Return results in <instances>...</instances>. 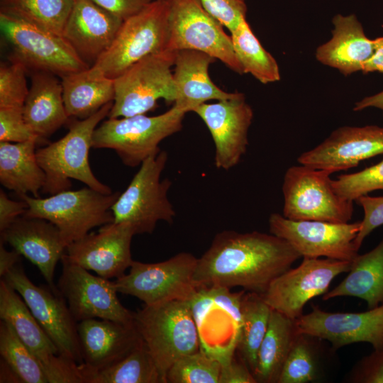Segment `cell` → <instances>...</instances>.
I'll return each instance as SVG.
<instances>
[{
  "mask_svg": "<svg viewBox=\"0 0 383 383\" xmlns=\"http://www.w3.org/2000/svg\"><path fill=\"white\" fill-rule=\"evenodd\" d=\"M300 257L286 240L272 233L224 231L198 258L194 279L199 287H238L263 294Z\"/></svg>",
  "mask_w": 383,
  "mask_h": 383,
  "instance_id": "obj_1",
  "label": "cell"
},
{
  "mask_svg": "<svg viewBox=\"0 0 383 383\" xmlns=\"http://www.w3.org/2000/svg\"><path fill=\"white\" fill-rule=\"evenodd\" d=\"M113 103H108L87 118L74 120L65 135L36 150L38 162L45 174V185L41 190L44 194L52 195L70 190L71 179L78 180L101 193L113 192L95 177L89 161L94 131L108 116Z\"/></svg>",
  "mask_w": 383,
  "mask_h": 383,
  "instance_id": "obj_2",
  "label": "cell"
},
{
  "mask_svg": "<svg viewBox=\"0 0 383 383\" xmlns=\"http://www.w3.org/2000/svg\"><path fill=\"white\" fill-rule=\"evenodd\" d=\"M170 0H154L123 21L113 41L88 69L93 77L115 79L140 60L167 50Z\"/></svg>",
  "mask_w": 383,
  "mask_h": 383,
  "instance_id": "obj_3",
  "label": "cell"
},
{
  "mask_svg": "<svg viewBox=\"0 0 383 383\" xmlns=\"http://www.w3.org/2000/svg\"><path fill=\"white\" fill-rule=\"evenodd\" d=\"M134 322L165 383L168 370L177 360L201 348L189 301L144 305L135 312Z\"/></svg>",
  "mask_w": 383,
  "mask_h": 383,
  "instance_id": "obj_4",
  "label": "cell"
},
{
  "mask_svg": "<svg viewBox=\"0 0 383 383\" xmlns=\"http://www.w3.org/2000/svg\"><path fill=\"white\" fill-rule=\"evenodd\" d=\"M120 192L104 194L89 187L66 190L47 198L23 194L28 205L23 215L47 220L59 230L66 248L95 227L114 221L112 206Z\"/></svg>",
  "mask_w": 383,
  "mask_h": 383,
  "instance_id": "obj_5",
  "label": "cell"
},
{
  "mask_svg": "<svg viewBox=\"0 0 383 383\" xmlns=\"http://www.w3.org/2000/svg\"><path fill=\"white\" fill-rule=\"evenodd\" d=\"M186 113L174 105L154 116L109 118L95 129L92 148L113 150L126 166L140 165L160 151L159 144L162 140L182 129Z\"/></svg>",
  "mask_w": 383,
  "mask_h": 383,
  "instance_id": "obj_6",
  "label": "cell"
},
{
  "mask_svg": "<svg viewBox=\"0 0 383 383\" xmlns=\"http://www.w3.org/2000/svg\"><path fill=\"white\" fill-rule=\"evenodd\" d=\"M167 158L160 150L142 162L111 208L113 222L130 225L135 235L152 233L161 221L172 223L176 213L167 196L172 183L160 180Z\"/></svg>",
  "mask_w": 383,
  "mask_h": 383,
  "instance_id": "obj_7",
  "label": "cell"
},
{
  "mask_svg": "<svg viewBox=\"0 0 383 383\" xmlns=\"http://www.w3.org/2000/svg\"><path fill=\"white\" fill-rule=\"evenodd\" d=\"M331 174L301 164L288 168L282 184V215L296 221L348 223L353 214V201L335 192Z\"/></svg>",
  "mask_w": 383,
  "mask_h": 383,
  "instance_id": "obj_8",
  "label": "cell"
},
{
  "mask_svg": "<svg viewBox=\"0 0 383 383\" xmlns=\"http://www.w3.org/2000/svg\"><path fill=\"white\" fill-rule=\"evenodd\" d=\"M175 55L165 50L149 55L115 78V96L108 118L145 114L160 99L174 103L177 91L171 68Z\"/></svg>",
  "mask_w": 383,
  "mask_h": 383,
  "instance_id": "obj_9",
  "label": "cell"
},
{
  "mask_svg": "<svg viewBox=\"0 0 383 383\" xmlns=\"http://www.w3.org/2000/svg\"><path fill=\"white\" fill-rule=\"evenodd\" d=\"M198 258L180 252L156 263L133 260L128 274L116 279L118 293L136 297L145 306L189 301L199 287L194 279Z\"/></svg>",
  "mask_w": 383,
  "mask_h": 383,
  "instance_id": "obj_10",
  "label": "cell"
},
{
  "mask_svg": "<svg viewBox=\"0 0 383 383\" xmlns=\"http://www.w3.org/2000/svg\"><path fill=\"white\" fill-rule=\"evenodd\" d=\"M23 298L32 314L62 357L83 362L77 330L67 301L57 287L35 285L18 263L3 278Z\"/></svg>",
  "mask_w": 383,
  "mask_h": 383,
  "instance_id": "obj_11",
  "label": "cell"
},
{
  "mask_svg": "<svg viewBox=\"0 0 383 383\" xmlns=\"http://www.w3.org/2000/svg\"><path fill=\"white\" fill-rule=\"evenodd\" d=\"M223 27L199 0H170L167 50L201 52L219 60L233 71L243 74L231 35Z\"/></svg>",
  "mask_w": 383,
  "mask_h": 383,
  "instance_id": "obj_12",
  "label": "cell"
},
{
  "mask_svg": "<svg viewBox=\"0 0 383 383\" xmlns=\"http://www.w3.org/2000/svg\"><path fill=\"white\" fill-rule=\"evenodd\" d=\"M0 27L13 50V58L26 67L61 77L90 67L61 36L1 12Z\"/></svg>",
  "mask_w": 383,
  "mask_h": 383,
  "instance_id": "obj_13",
  "label": "cell"
},
{
  "mask_svg": "<svg viewBox=\"0 0 383 383\" xmlns=\"http://www.w3.org/2000/svg\"><path fill=\"white\" fill-rule=\"evenodd\" d=\"M0 318L38 358L48 383H84L80 364L60 355L23 298L4 279L0 280Z\"/></svg>",
  "mask_w": 383,
  "mask_h": 383,
  "instance_id": "obj_14",
  "label": "cell"
},
{
  "mask_svg": "<svg viewBox=\"0 0 383 383\" xmlns=\"http://www.w3.org/2000/svg\"><path fill=\"white\" fill-rule=\"evenodd\" d=\"M351 264L352 261L304 257L298 267L276 277L261 295L272 310L296 320L304 314L306 303L326 294L332 281L348 272Z\"/></svg>",
  "mask_w": 383,
  "mask_h": 383,
  "instance_id": "obj_15",
  "label": "cell"
},
{
  "mask_svg": "<svg viewBox=\"0 0 383 383\" xmlns=\"http://www.w3.org/2000/svg\"><path fill=\"white\" fill-rule=\"evenodd\" d=\"M269 229L270 233L286 240L303 258L353 261L358 255L354 241L360 229V221H296L274 213L269 218Z\"/></svg>",
  "mask_w": 383,
  "mask_h": 383,
  "instance_id": "obj_16",
  "label": "cell"
},
{
  "mask_svg": "<svg viewBox=\"0 0 383 383\" xmlns=\"http://www.w3.org/2000/svg\"><path fill=\"white\" fill-rule=\"evenodd\" d=\"M60 261L62 267L57 287L77 323L91 318L134 323L135 312L121 303L114 281L91 274L65 254Z\"/></svg>",
  "mask_w": 383,
  "mask_h": 383,
  "instance_id": "obj_17",
  "label": "cell"
},
{
  "mask_svg": "<svg viewBox=\"0 0 383 383\" xmlns=\"http://www.w3.org/2000/svg\"><path fill=\"white\" fill-rule=\"evenodd\" d=\"M193 112L201 118L211 135L216 167L228 170L238 165L246 152L253 118L244 94L236 92L232 98L203 104Z\"/></svg>",
  "mask_w": 383,
  "mask_h": 383,
  "instance_id": "obj_18",
  "label": "cell"
},
{
  "mask_svg": "<svg viewBox=\"0 0 383 383\" xmlns=\"http://www.w3.org/2000/svg\"><path fill=\"white\" fill-rule=\"evenodd\" d=\"M296 321L298 331L328 341L333 350L355 343L383 348V304L363 312H328L313 306Z\"/></svg>",
  "mask_w": 383,
  "mask_h": 383,
  "instance_id": "obj_19",
  "label": "cell"
},
{
  "mask_svg": "<svg viewBox=\"0 0 383 383\" xmlns=\"http://www.w3.org/2000/svg\"><path fill=\"white\" fill-rule=\"evenodd\" d=\"M135 235L127 223H109L70 244L65 255L73 263L100 277L118 279L133 262L131 244Z\"/></svg>",
  "mask_w": 383,
  "mask_h": 383,
  "instance_id": "obj_20",
  "label": "cell"
},
{
  "mask_svg": "<svg viewBox=\"0 0 383 383\" xmlns=\"http://www.w3.org/2000/svg\"><path fill=\"white\" fill-rule=\"evenodd\" d=\"M383 155V127L343 126L321 143L301 154L299 164L332 174L357 167L360 162Z\"/></svg>",
  "mask_w": 383,
  "mask_h": 383,
  "instance_id": "obj_21",
  "label": "cell"
},
{
  "mask_svg": "<svg viewBox=\"0 0 383 383\" xmlns=\"http://www.w3.org/2000/svg\"><path fill=\"white\" fill-rule=\"evenodd\" d=\"M77 330L84 383L93 374L121 361L142 341L135 322L91 318L78 322Z\"/></svg>",
  "mask_w": 383,
  "mask_h": 383,
  "instance_id": "obj_22",
  "label": "cell"
},
{
  "mask_svg": "<svg viewBox=\"0 0 383 383\" xmlns=\"http://www.w3.org/2000/svg\"><path fill=\"white\" fill-rule=\"evenodd\" d=\"M1 233V241L9 244L40 270L47 284L55 287L54 275L66 245L58 228L40 218L21 216Z\"/></svg>",
  "mask_w": 383,
  "mask_h": 383,
  "instance_id": "obj_23",
  "label": "cell"
},
{
  "mask_svg": "<svg viewBox=\"0 0 383 383\" xmlns=\"http://www.w3.org/2000/svg\"><path fill=\"white\" fill-rule=\"evenodd\" d=\"M123 21L91 0H79L73 4L62 38L84 61L94 64L110 47Z\"/></svg>",
  "mask_w": 383,
  "mask_h": 383,
  "instance_id": "obj_24",
  "label": "cell"
},
{
  "mask_svg": "<svg viewBox=\"0 0 383 383\" xmlns=\"http://www.w3.org/2000/svg\"><path fill=\"white\" fill-rule=\"evenodd\" d=\"M332 38L316 49L322 64L337 69L345 75L362 70L373 55L374 40L369 39L354 14L336 15L333 18Z\"/></svg>",
  "mask_w": 383,
  "mask_h": 383,
  "instance_id": "obj_25",
  "label": "cell"
},
{
  "mask_svg": "<svg viewBox=\"0 0 383 383\" xmlns=\"http://www.w3.org/2000/svg\"><path fill=\"white\" fill-rule=\"evenodd\" d=\"M216 60L209 55L196 50L176 52L173 72L177 91L174 106L187 113L208 101H220L235 96L236 92H226L211 79L209 67Z\"/></svg>",
  "mask_w": 383,
  "mask_h": 383,
  "instance_id": "obj_26",
  "label": "cell"
},
{
  "mask_svg": "<svg viewBox=\"0 0 383 383\" xmlns=\"http://www.w3.org/2000/svg\"><path fill=\"white\" fill-rule=\"evenodd\" d=\"M23 113L39 141L52 135L68 121L62 83L54 74L38 71L33 75Z\"/></svg>",
  "mask_w": 383,
  "mask_h": 383,
  "instance_id": "obj_27",
  "label": "cell"
},
{
  "mask_svg": "<svg viewBox=\"0 0 383 383\" xmlns=\"http://www.w3.org/2000/svg\"><path fill=\"white\" fill-rule=\"evenodd\" d=\"M34 138L21 143L0 142V182L18 196L30 193L40 197L45 174L38 162Z\"/></svg>",
  "mask_w": 383,
  "mask_h": 383,
  "instance_id": "obj_28",
  "label": "cell"
},
{
  "mask_svg": "<svg viewBox=\"0 0 383 383\" xmlns=\"http://www.w3.org/2000/svg\"><path fill=\"white\" fill-rule=\"evenodd\" d=\"M340 296L360 298L366 301L368 309L383 304V238L370 251L355 257L346 277L322 299Z\"/></svg>",
  "mask_w": 383,
  "mask_h": 383,
  "instance_id": "obj_29",
  "label": "cell"
},
{
  "mask_svg": "<svg viewBox=\"0 0 383 383\" xmlns=\"http://www.w3.org/2000/svg\"><path fill=\"white\" fill-rule=\"evenodd\" d=\"M299 333L295 320L274 310L272 311L253 372L257 383H278L286 360Z\"/></svg>",
  "mask_w": 383,
  "mask_h": 383,
  "instance_id": "obj_30",
  "label": "cell"
},
{
  "mask_svg": "<svg viewBox=\"0 0 383 383\" xmlns=\"http://www.w3.org/2000/svg\"><path fill=\"white\" fill-rule=\"evenodd\" d=\"M88 69L61 77L63 101L69 118H87L114 100V79L93 77Z\"/></svg>",
  "mask_w": 383,
  "mask_h": 383,
  "instance_id": "obj_31",
  "label": "cell"
},
{
  "mask_svg": "<svg viewBox=\"0 0 383 383\" xmlns=\"http://www.w3.org/2000/svg\"><path fill=\"white\" fill-rule=\"evenodd\" d=\"M272 309L261 294L245 292L241 300V326L236 351L252 374L262 341L266 334Z\"/></svg>",
  "mask_w": 383,
  "mask_h": 383,
  "instance_id": "obj_32",
  "label": "cell"
},
{
  "mask_svg": "<svg viewBox=\"0 0 383 383\" xmlns=\"http://www.w3.org/2000/svg\"><path fill=\"white\" fill-rule=\"evenodd\" d=\"M231 38L243 74H251L262 84L280 79L276 60L262 47L246 19L231 32Z\"/></svg>",
  "mask_w": 383,
  "mask_h": 383,
  "instance_id": "obj_33",
  "label": "cell"
},
{
  "mask_svg": "<svg viewBox=\"0 0 383 383\" xmlns=\"http://www.w3.org/2000/svg\"><path fill=\"white\" fill-rule=\"evenodd\" d=\"M71 0H1V12L62 37Z\"/></svg>",
  "mask_w": 383,
  "mask_h": 383,
  "instance_id": "obj_34",
  "label": "cell"
},
{
  "mask_svg": "<svg viewBox=\"0 0 383 383\" xmlns=\"http://www.w3.org/2000/svg\"><path fill=\"white\" fill-rule=\"evenodd\" d=\"M87 383H165L143 340L127 356L91 375Z\"/></svg>",
  "mask_w": 383,
  "mask_h": 383,
  "instance_id": "obj_35",
  "label": "cell"
},
{
  "mask_svg": "<svg viewBox=\"0 0 383 383\" xmlns=\"http://www.w3.org/2000/svg\"><path fill=\"white\" fill-rule=\"evenodd\" d=\"M0 355L21 383H48L38 358L21 341L12 327L0 322Z\"/></svg>",
  "mask_w": 383,
  "mask_h": 383,
  "instance_id": "obj_36",
  "label": "cell"
},
{
  "mask_svg": "<svg viewBox=\"0 0 383 383\" xmlns=\"http://www.w3.org/2000/svg\"><path fill=\"white\" fill-rule=\"evenodd\" d=\"M319 338L299 333L286 360L278 383H308L318 375Z\"/></svg>",
  "mask_w": 383,
  "mask_h": 383,
  "instance_id": "obj_37",
  "label": "cell"
},
{
  "mask_svg": "<svg viewBox=\"0 0 383 383\" xmlns=\"http://www.w3.org/2000/svg\"><path fill=\"white\" fill-rule=\"evenodd\" d=\"M221 366L201 348L177 360L167 372L166 383H218Z\"/></svg>",
  "mask_w": 383,
  "mask_h": 383,
  "instance_id": "obj_38",
  "label": "cell"
},
{
  "mask_svg": "<svg viewBox=\"0 0 383 383\" xmlns=\"http://www.w3.org/2000/svg\"><path fill=\"white\" fill-rule=\"evenodd\" d=\"M332 184L340 196L352 201L372 192L383 191V159L362 170L339 175Z\"/></svg>",
  "mask_w": 383,
  "mask_h": 383,
  "instance_id": "obj_39",
  "label": "cell"
},
{
  "mask_svg": "<svg viewBox=\"0 0 383 383\" xmlns=\"http://www.w3.org/2000/svg\"><path fill=\"white\" fill-rule=\"evenodd\" d=\"M26 67L13 58L0 67V108H23L28 96Z\"/></svg>",
  "mask_w": 383,
  "mask_h": 383,
  "instance_id": "obj_40",
  "label": "cell"
},
{
  "mask_svg": "<svg viewBox=\"0 0 383 383\" xmlns=\"http://www.w3.org/2000/svg\"><path fill=\"white\" fill-rule=\"evenodd\" d=\"M202 7L230 32L246 19L245 0H199Z\"/></svg>",
  "mask_w": 383,
  "mask_h": 383,
  "instance_id": "obj_41",
  "label": "cell"
},
{
  "mask_svg": "<svg viewBox=\"0 0 383 383\" xmlns=\"http://www.w3.org/2000/svg\"><path fill=\"white\" fill-rule=\"evenodd\" d=\"M34 138L38 137L26 122L23 108H0V142L21 143Z\"/></svg>",
  "mask_w": 383,
  "mask_h": 383,
  "instance_id": "obj_42",
  "label": "cell"
},
{
  "mask_svg": "<svg viewBox=\"0 0 383 383\" xmlns=\"http://www.w3.org/2000/svg\"><path fill=\"white\" fill-rule=\"evenodd\" d=\"M345 382L351 383H383V348L374 349L362 357L350 370Z\"/></svg>",
  "mask_w": 383,
  "mask_h": 383,
  "instance_id": "obj_43",
  "label": "cell"
},
{
  "mask_svg": "<svg viewBox=\"0 0 383 383\" xmlns=\"http://www.w3.org/2000/svg\"><path fill=\"white\" fill-rule=\"evenodd\" d=\"M364 212L360 221V229L355 239V245L359 250L367 236L374 229L383 226V196L365 195L355 200Z\"/></svg>",
  "mask_w": 383,
  "mask_h": 383,
  "instance_id": "obj_44",
  "label": "cell"
},
{
  "mask_svg": "<svg viewBox=\"0 0 383 383\" xmlns=\"http://www.w3.org/2000/svg\"><path fill=\"white\" fill-rule=\"evenodd\" d=\"M218 383H257L246 363L238 355L222 365Z\"/></svg>",
  "mask_w": 383,
  "mask_h": 383,
  "instance_id": "obj_45",
  "label": "cell"
},
{
  "mask_svg": "<svg viewBox=\"0 0 383 383\" xmlns=\"http://www.w3.org/2000/svg\"><path fill=\"white\" fill-rule=\"evenodd\" d=\"M122 21L142 11L154 0H91Z\"/></svg>",
  "mask_w": 383,
  "mask_h": 383,
  "instance_id": "obj_46",
  "label": "cell"
},
{
  "mask_svg": "<svg viewBox=\"0 0 383 383\" xmlns=\"http://www.w3.org/2000/svg\"><path fill=\"white\" fill-rule=\"evenodd\" d=\"M28 209L26 201H14L0 190V232L4 231L16 218L23 216Z\"/></svg>",
  "mask_w": 383,
  "mask_h": 383,
  "instance_id": "obj_47",
  "label": "cell"
},
{
  "mask_svg": "<svg viewBox=\"0 0 383 383\" xmlns=\"http://www.w3.org/2000/svg\"><path fill=\"white\" fill-rule=\"evenodd\" d=\"M374 43L373 55L365 63L362 72H379L383 73V37L375 38Z\"/></svg>",
  "mask_w": 383,
  "mask_h": 383,
  "instance_id": "obj_48",
  "label": "cell"
},
{
  "mask_svg": "<svg viewBox=\"0 0 383 383\" xmlns=\"http://www.w3.org/2000/svg\"><path fill=\"white\" fill-rule=\"evenodd\" d=\"M21 255L15 250L9 251L0 241V277L4 276L20 262Z\"/></svg>",
  "mask_w": 383,
  "mask_h": 383,
  "instance_id": "obj_49",
  "label": "cell"
},
{
  "mask_svg": "<svg viewBox=\"0 0 383 383\" xmlns=\"http://www.w3.org/2000/svg\"><path fill=\"white\" fill-rule=\"evenodd\" d=\"M367 108L378 109L382 111L383 114V91L356 102L353 111H360Z\"/></svg>",
  "mask_w": 383,
  "mask_h": 383,
  "instance_id": "obj_50",
  "label": "cell"
},
{
  "mask_svg": "<svg viewBox=\"0 0 383 383\" xmlns=\"http://www.w3.org/2000/svg\"><path fill=\"white\" fill-rule=\"evenodd\" d=\"M0 382H21V380L9 366L1 359Z\"/></svg>",
  "mask_w": 383,
  "mask_h": 383,
  "instance_id": "obj_51",
  "label": "cell"
},
{
  "mask_svg": "<svg viewBox=\"0 0 383 383\" xmlns=\"http://www.w3.org/2000/svg\"><path fill=\"white\" fill-rule=\"evenodd\" d=\"M71 1H72L74 3V2H76V1H77L79 0H71Z\"/></svg>",
  "mask_w": 383,
  "mask_h": 383,
  "instance_id": "obj_52",
  "label": "cell"
}]
</instances>
